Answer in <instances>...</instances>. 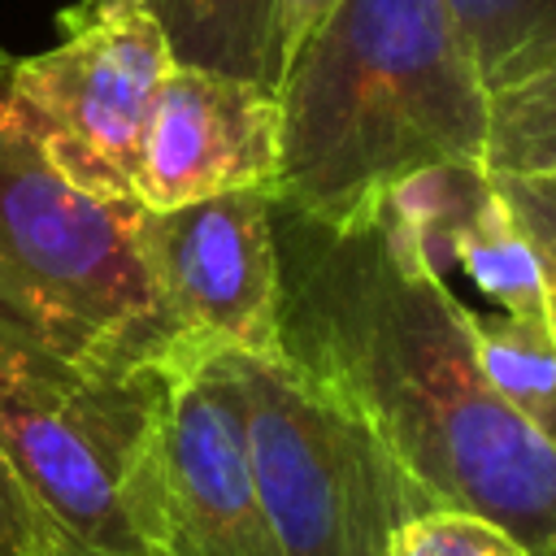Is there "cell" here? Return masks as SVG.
Segmentation results:
<instances>
[{
    "instance_id": "1",
    "label": "cell",
    "mask_w": 556,
    "mask_h": 556,
    "mask_svg": "<svg viewBox=\"0 0 556 556\" xmlns=\"http://www.w3.org/2000/svg\"><path fill=\"white\" fill-rule=\"evenodd\" d=\"M282 361L352 408L430 504L556 556V447L482 378L465 300L374 200L317 222L269 200Z\"/></svg>"
},
{
    "instance_id": "2",
    "label": "cell",
    "mask_w": 556,
    "mask_h": 556,
    "mask_svg": "<svg viewBox=\"0 0 556 556\" xmlns=\"http://www.w3.org/2000/svg\"><path fill=\"white\" fill-rule=\"evenodd\" d=\"M274 200L348 222L434 165H482L491 91L443 0H339L278 83Z\"/></svg>"
},
{
    "instance_id": "3",
    "label": "cell",
    "mask_w": 556,
    "mask_h": 556,
    "mask_svg": "<svg viewBox=\"0 0 556 556\" xmlns=\"http://www.w3.org/2000/svg\"><path fill=\"white\" fill-rule=\"evenodd\" d=\"M139 213L70 182L0 87V330L96 374L204 361L148 274Z\"/></svg>"
},
{
    "instance_id": "4",
    "label": "cell",
    "mask_w": 556,
    "mask_h": 556,
    "mask_svg": "<svg viewBox=\"0 0 556 556\" xmlns=\"http://www.w3.org/2000/svg\"><path fill=\"white\" fill-rule=\"evenodd\" d=\"M169 369L96 374L0 330V447L48 530L83 556H139L130 491Z\"/></svg>"
},
{
    "instance_id": "5",
    "label": "cell",
    "mask_w": 556,
    "mask_h": 556,
    "mask_svg": "<svg viewBox=\"0 0 556 556\" xmlns=\"http://www.w3.org/2000/svg\"><path fill=\"white\" fill-rule=\"evenodd\" d=\"M243 400L252 478L282 556H382L426 491L382 439L282 356L222 352Z\"/></svg>"
},
{
    "instance_id": "6",
    "label": "cell",
    "mask_w": 556,
    "mask_h": 556,
    "mask_svg": "<svg viewBox=\"0 0 556 556\" xmlns=\"http://www.w3.org/2000/svg\"><path fill=\"white\" fill-rule=\"evenodd\" d=\"M56 22L65 30L56 48L9 56L4 104L70 182L135 200L143 122L174 65L165 35L143 0H78Z\"/></svg>"
},
{
    "instance_id": "7",
    "label": "cell",
    "mask_w": 556,
    "mask_h": 556,
    "mask_svg": "<svg viewBox=\"0 0 556 556\" xmlns=\"http://www.w3.org/2000/svg\"><path fill=\"white\" fill-rule=\"evenodd\" d=\"M130 530L139 556H282L222 352L165 374L156 443L130 491Z\"/></svg>"
},
{
    "instance_id": "8",
    "label": "cell",
    "mask_w": 556,
    "mask_h": 556,
    "mask_svg": "<svg viewBox=\"0 0 556 556\" xmlns=\"http://www.w3.org/2000/svg\"><path fill=\"white\" fill-rule=\"evenodd\" d=\"M269 200L274 191L243 187L139 213L148 274L195 356H282Z\"/></svg>"
},
{
    "instance_id": "9",
    "label": "cell",
    "mask_w": 556,
    "mask_h": 556,
    "mask_svg": "<svg viewBox=\"0 0 556 556\" xmlns=\"http://www.w3.org/2000/svg\"><path fill=\"white\" fill-rule=\"evenodd\" d=\"M278 96L195 65H169L139 139L135 200L178 208L243 187H278Z\"/></svg>"
},
{
    "instance_id": "10",
    "label": "cell",
    "mask_w": 556,
    "mask_h": 556,
    "mask_svg": "<svg viewBox=\"0 0 556 556\" xmlns=\"http://www.w3.org/2000/svg\"><path fill=\"white\" fill-rule=\"evenodd\" d=\"M378 200L439 274L452 261L500 313L547 317L534 252L486 165H434Z\"/></svg>"
},
{
    "instance_id": "11",
    "label": "cell",
    "mask_w": 556,
    "mask_h": 556,
    "mask_svg": "<svg viewBox=\"0 0 556 556\" xmlns=\"http://www.w3.org/2000/svg\"><path fill=\"white\" fill-rule=\"evenodd\" d=\"M143 9L161 26L174 65L243 78L278 96L287 65L282 0H143Z\"/></svg>"
},
{
    "instance_id": "12",
    "label": "cell",
    "mask_w": 556,
    "mask_h": 556,
    "mask_svg": "<svg viewBox=\"0 0 556 556\" xmlns=\"http://www.w3.org/2000/svg\"><path fill=\"white\" fill-rule=\"evenodd\" d=\"M465 326L491 391L556 447V334L547 317L478 313L465 304Z\"/></svg>"
},
{
    "instance_id": "13",
    "label": "cell",
    "mask_w": 556,
    "mask_h": 556,
    "mask_svg": "<svg viewBox=\"0 0 556 556\" xmlns=\"http://www.w3.org/2000/svg\"><path fill=\"white\" fill-rule=\"evenodd\" d=\"M495 96L556 65V0H443Z\"/></svg>"
},
{
    "instance_id": "14",
    "label": "cell",
    "mask_w": 556,
    "mask_h": 556,
    "mask_svg": "<svg viewBox=\"0 0 556 556\" xmlns=\"http://www.w3.org/2000/svg\"><path fill=\"white\" fill-rule=\"evenodd\" d=\"M482 165L486 174L556 178V65L491 96Z\"/></svg>"
},
{
    "instance_id": "15",
    "label": "cell",
    "mask_w": 556,
    "mask_h": 556,
    "mask_svg": "<svg viewBox=\"0 0 556 556\" xmlns=\"http://www.w3.org/2000/svg\"><path fill=\"white\" fill-rule=\"evenodd\" d=\"M382 556H530V547L482 513L434 504L413 513Z\"/></svg>"
},
{
    "instance_id": "16",
    "label": "cell",
    "mask_w": 556,
    "mask_h": 556,
    "mask_svg": "<svg viewBox=\"0 0 556 556\" xmlns=\"http://www.w3.org/2000/svg\"><path fill=\"white\" fill-rule=\"evenodd\" d=\"M491 178L534 252L547 326L556 334V178H547V174H491Z\"/></svg>"
},
{
    "instance_id": "17",
    "label": "cell",
    "mask_w": 556,
    "mask_h": 556,
    "mask_svg": "<svg viewBox=\"0 0 556 556\" xmlns=\"http://www.w3.org/2000/svg\"><path fill=\"white\" fill-rule=\"evenodd\" d=\"M43 539H48V521L0 447V556H39Z\"/></svg>"
},
{
    "instance_id": "18",
    "label": "cell",
    "mask_w": 556,
    "mask_h": 556,
    "mask_svg": "<svg viewBox=\"0 0 556 556\" xmlns=\"http://www.w3.org/2000/svg\"><path fill=\"white\" fill-rule=\"evenodd\" d=\"M339 0H282V48L291 56V48L334 9Z\"/></svg>"
},
{
    "instance_id": "19",
    "label": "cell",
    "mask_w": 556,
    "mask_h": 556,
    "mask_svg": "<svg viewBox=\"0 0 556 556\" xmlns=\"http://www.w3.org/2000/svg\"><path fill=\"white\" fill-rule=\"evenodd\" d=\"M39 556H83L78 547H70V543H61L52 530H48V539H43V547H39Z\"/></svg>"
},
{
    "instance_id": "20",
    "label": "cell",
    "mask_w": 556,
    "mask_h": 556,
    "mask_svg": "<svg viewBox=\"0 0 556 556\" xmlns=\"http://www.w3.org/2000/svg\"><path fill=\"white\" fill-rule=\"evenodd\" d=\"M4 65H9V52H4V48H0V70H4Z\"/></svg>"
}]
</instances>
